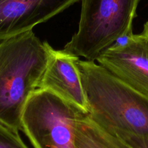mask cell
<instances>
[{
    "instance_id": "cell-1",
    "label": "cell",
    "mask_w": 148,
    "mask_h": 148,
    "mask_svg": "<svg viewBox=\"0 0 148 148\" xmlns=\"http://www.w3.org/2000/svg\"><path fill=\"white\" fill-rule=\"evenodd\" d=\"M52 46L33 30L0 41V123L22 131V115L38 89Z\"/></svg>"
},
{
    "instance_id": "cell-2",
    "label": "cell",
    "mask_w": 148,
    "mask_h": 148,
    "mask_svg": "<svg viewBox=\"0 0 148 148\" xmlns=\"http://www.w3.org/2000/svg\"><path fill=\"white\" fill-rule=\"evenodd\" d=\"M88 115L111 133L148 135V99L95 61H77Z\"/></svg>"
},
{
    "instance_id": "cell-3",
    "label": "cell",
    "mask_w": 148,
    "mask_h": 148,
    "mask_svg": "<svg viewBox=\"0 0 148 148\" xmlns=\"http://www.w3.org/2000/svg\"><path fill=\"white\" fill-rule=\"evenodd\" d=\"M142 0H80L78 30L64 47L67 53L96 61L119 38L133 33Z\"/></svg>"
},
{
    "instance_id": "cell-4",
    "label": "cell",
    "mask_w": 148,
    "mask_h": 148,
    "mask_svg": "<svg viewBox=\"0 0 148 148\" xmlns=\"http://www.w3.org/2000/svg\"><path fill=\"white\" fill-rule=\"evenodd\" d=\"M84 113L47 90L30 97L22 115V131L34 148H76L75 122Z\"/></svg>"
},
{
    "instance_id": "cell-5",
    "label": "cell",
    "mask_w": 148,
    "mask_h": 148,
    "mask_svg": "<svg viewBox=\"0 0 148 148\" xmlns=\"http://www.w3.org/2000/svg\"><path fill=\"white\" fill-rule=\"evenodd\" d=\"M98 64L148 99V37L132 34L126 44L111 46L97 58Z\"/></svg>"
},
{
    "instance_id": "cell-6",
    "label": "cell",
    "mask_w": 148,
    "mask_h": 148,
    "mask_svg": "<svg viewBox=\"0 0 148 148\" xmlns=\"http://www.w3.org/2000/svg\"><path fill=\"white\" fill-rule=\"evenodd\" d=\"M79 0H0V41L33 30Z\"/></svg>"
},
{
    "instance_id": "cell-7",
    "label": "cell",
    "mask_w": 148,
    "mask_h": 148,
    "mask_svg": "<svg viewBox=\"0 0 148 148\" xmlns=\"http://www.w3.org/2000/svg\"><path fill=\"white\" fill-rule=\"evenodd\" d=\"M79 57L52 47L38 89L47 90L88 115V107L77 65Z\"/></svg>"
},
{
    "instance_id": "cell-8",
    "label": "cell",
    "mask_w": 148,
    "mask_h": 148,
    "mask_svg": "<svg viewBox=\"0 0 148 148\" xmlns=\"http://www.w3.org/2000/svg\"><path fill=\"white\" fill-rule=\"evenodd\" d=\"M74 132L76 148H133L97 124L88 115H83L77 120Z\"/></svg>"
},
{
    "instance_id": "cell-9",
    "label": "cell",
    "mask_w": 148,
    "mask_h": 148,
    "mask_svg": "<svg viewBox=\"0 0 148 148\" xmlns=\"http://www.w3.org/2000/svg\"><path fill=\"white\" fill-rule=\"evenodd\" d=\"M0 148H29L19 132L0 123Z\"/></svg>"
},
{
    "instance_id": "cell-10",
    "label": "cell",
    "mask_w": 148,
    "mask_h": 148,
    "mask_svg": "<svg viewBox=\"0 0 148 148\" xmlns=\"http://www.w3.org/2000/svg\"><path fill=\"white\" fill-rule=\"evenodd\" d=\"M114 135L121 138L133 148H148V135H140L127 132H114Z\"/></svg>"
},
{
    "instance_id": "cell-11",
    "label": "cell",
    "mask_w": 148,
    "mask_h": 148,
    "mask_svg": "<svg viewBox=\"0 0 148 148\" xmlns=\"http://www.w3.org/2000/svg\"><path fill=\"white\" fill-rule=\"evenodd\" d=\"M143 33H144V34H145L148 37V20L146 22L145 24L144 25V29H143Z\"/></svg>"
}]
</instances>
